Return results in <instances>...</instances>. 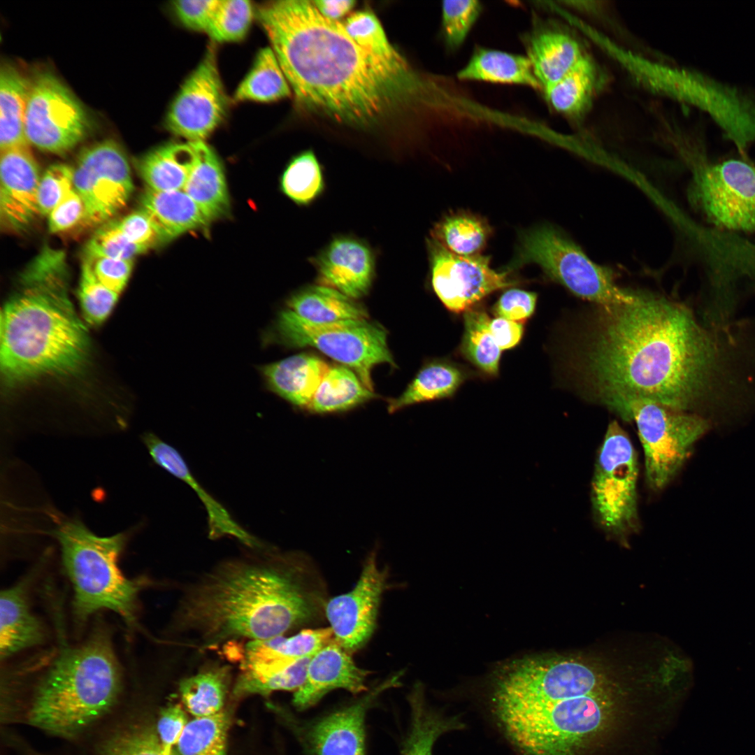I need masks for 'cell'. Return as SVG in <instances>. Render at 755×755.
<instances>
[{
    "instance_id": "cell-37",
    "label": "cell",
    "mask_w": 755,
    "mask_h": 755,
    "mask_svg": "<svg viewBox=\"0 0 755 755\" xmlns=\"http://www.w3.org/2000/svg\"><path fill=\"white\" fill-rule=\"evenodd\" d=\"M491 235L485 219L470 213H452L438 221L431 238L449 252L459 256L481 254Z\"/></svg>"
},
{
    "instance_id": "cell-52",
    "label": "cell",
    "mask_w": 755,
    "mask_h": 755,
    "mask_svg": "<svg viewBox=\"0 0 755 755\" xmlns=\"http://www.w3.org/2000/svg\"><path fill=\"white\" fill-rule=\"evenodd\" d=\"M188 722L180 705H169L161 711L157 721V735L164 755H175L174 747H177Z\"/></svg>"
},
{
    "instance_id": "cell-18",
    "label": "cell",
    "mask_w": 755,
    "mask_h": 755,
    "mask_svg": "<svg viewBox=\"0 0 755 755\" xmlns=\"http://www.w3.org/2000/svg\"><path fill=\"white\" fill-rule=\"evenodd\" d=\"M386 578V571L378 568L376 552L373 551L354 587L332 598L326 605V616L334 639L350 654L361 647L373 632Z\"/></svg>"
},
{
    "instance_id": "cell-28",
    "label": "cell",
    "mask_w": 755,
    "mask_h": 755,
    "mask_svg": "<svg viewBox=\"0 0 755 755\" xmlns=\"http://www.w3.org/2000/svg\"><path fill=\"white\" fill-rule=\"evenodd\" d=\"M141 206L157 226L162 243L206 226L210 222L183 190L157 192L147 188L141 196Z\"/></svg>"
},
{
    "instance_id": "cell-13",
    "label": "cell",
    "mask_w": 755,
    "mask_h": 755,
    "mask_svg": "<svg viewBox=\"0 0 755 755\" xmlns=\"http://www.w3.org/2000/svg\"><path fill=\"white\" fill-rule=\"evenodd\" d=\"M73 188L83 201L85 224L99 225L115 216L134 191L129 164L121 147L105 140L82 150L73 167Z\"/></svg>"
},
{
    "instance_id": "cell-47",
    "label": "cell",
    "mask_w": 755,
    "mask_h": 755,
    "mask_svg": "<svg viewBox=\"0 0 755 755\" xmlns=\"http://www.w3.org/2000/svg\"><path fill=\"white\" fill-rule=\"evenodd\" d=\"M119 295L98 280L90 261L84 258L78 297L85 319L91 325L103 323L113 309Z\"/></svg>"
},
{
    "instance_id": "cell-15",
    "label": "cell",
    "mask_w": 755,
    "mask_h": 755,
    "mask_svg": "<svg viewBox=\"0 0 755 755\" xmlns=\"http://www.w3.org/2000/svg\"><path fill=\"white\" fill-rule=\"evenodd\" d=\"M227 102L211 45L171 104L166 128L189 142L204 141L222 122Z\"/></svg>"
},
{
    "instance_id": "cell-23",
    "label": "cell",
    "mask_w": 755,
    "mask_h": 755,
    "mask_svg": "<svg viewBox=\"0 0 755 755\" xmlns=\"http://www.w3.org/2000/svg\"><path fill=\"white\" fill-rule=\"evenodd\" d=\"M333 637L328 627L304 629L289 638L251 640L245 646L242 671L253 676L274 673L296 660L312 656Z\"/></svg>"
},
{
    "instance_id": "cell-9",
    "label": "cell",
    "mask_w": 755,
    "mask_h": 755,
    "mask_svg": "<svg viewBox=\"0 0 755 755\" xmlns=\"http://www.w3.org/2000/svg\"><path fill=\"white\" fill-rule=\"evenodd\" d=\"M531 263L574 295L596 305L631 303L638 294L618 286L607 269L592 261L574 242L551 225H538L520 233L508 270Z\"/></svg>"
},
{
    "instance_id": "cell-1",
    "label": "cell",
    "mask_w": 755,
    "mask_h": 755,
    "mask_svg": "<svg viewBox=\"0 0 755 755\" xmlns=\"http://www.w3.org/2000/svg\"><path fill=\"white\" fill-rule=\"evenodd\" d=\"M597 306L570 354L587 398L612 412L628 399H649L711 426L747 408L755 342L742 323L708 326L684 304L640 292L631 303Z\"/></svg>"
},
{
    "instance_id": "cell-50",
    "label": "cell",
    "mask_w": 755,
    "mask_h": 755,
    "mask_svg": "<svg viewBox=\"0 0 755 755\" xmlns=\"http://www.w3.org/2000/svg\"><path fill=\"white\" fill-rule=\"evenodd\" d=\"M100 755H164L158 737L149 730L136 729L116 735Z\"/></svg>"
},
{
    "instance_id": "cell-20",
    "label": "cell",
    "mask_w": 755,
    "mask_h": 755,
    "mask_svg": "<svg viewBox=\"0 0 755 755\" xmlns=\"http://www.w3.org/2000/svg\"><path fill=\"white\" fill-rule=\"evenodd\" d=\"M311 263L321 285L357 299L366 295L375 272V257L364 240L347 235L332 238Z\"/></svg>"
},
{
    "instance_id": "cell-6",
    "label": "cell",
    "mask_w": 755,
    "mask_h": 755,
    "mask_svg": "<svg viewBox=\"0 0 755 755\" xmlns=\"http://www.w3.org/2000/svg\"><path fill=\"white\" fill-rule=\"evenodd\" d=\"M121 686V669L112 640L99 629L83 642L61 649L36 687L29 721L69 736L104 714Z\"/></svg>"
},
{
    "instance_id": "cell-58",
    "label": "cell",
    "mask_w": 755,
    "mask_h": 755,
    "mask_svg": "<svg viewBox=\"0 0 755 755\" xmlns=\"http://www.w3.org/2000/svg\"><path fill=\"white\" fill-rule=\"evenodd\" d=\"M316 8L324 17L336 22H340L355 6L353 0H317L312 1Z\"/></svg>"
},
{
    "instance_id": "cell-30",
    "label": "cell",
    "mask_w": 755,
    "mask_h": 755,
    "mask_svg": "<svg viewBox=\"0 0 755 755\" xmlns=\"http://www.w3.org/2000/svg\"><path fill=\"white\" fill-rule=\"evenodd\" d=\"M286 308L299 317L315 323L349 319H367L363 305L340 292L324 285H308L287 299Z\"/></svg>"
},
{
    "instance_id": "cell-49",
    "label": "cell",
    "mask_w": 755,
    "mask_h": 755,
    "mask_svg": "<svg viewBox=\"0 0 755 755\" xmlns=\"http://www.w3.org/2000/svg\"><path fill=\"white\" fill-rule=\"evenodd\" d=\"M73 189V167L65 164L49 166L41 175L38 189L41 215L48 216Z\"/></svg>"
},
{
    "instance_id": "cell-27",
    "label": "cell",
    "mask_w": 755,
    "mask_h": 755,
    "mask_svg": "<svg viewBox=\"0 0 755 755\" xmlns=\"http://www.w3.org/2000/svg\"><path fill=\"white\" fill-rule=\"evenodd\" d=\"M195 153L192 171L183 188L210 221L229 210V197L222 164L204 141L191 142Z\"/></svg>"
},
{
    "instance_id": "cell-35",
    "label": "cell",
    "mask_w": 755,
    "mask_h": 755,
    "mask_svg": "<svg viewBox=\"0 0 755 755\" xmlns=\"http://www.w3.org/2000/svg\"><path fill=\"white\" fill-rule=\"evenodd\" d=\"M411 721L401 755H433L435 742L443 734L464 725L458 717L444 715L429 706L418 687L409 697Z\"/></svg>"
},
{
    "instance_id": "cell-8",
    "label": "cell",
    "mask_w": 755,
    "mask_h": 755,
    "mask_svg": "<svg viewBox=\"0 0 755 755\" xmlns=\"http://www.w3.org/2000/svg\"><path fill=\"white\" fill-rule=\"evenodd\" d=\"M380 325L367 319L315 323L284 308L264 334V341L289 348L314 347L354 371L373 391L371 371L380 364L394 365Z\"/></svg>"
},
{
    "instance_id": "cell-5",
    "label": "cell",
    "mask_w": 755,
    "mask_h": 755,
    "mask_svg": "<svg viewBox=\"0 0 755 755\" xmlns=\"http://www.w3.org/2000/svg\"><path fill=\"white\" fill-rule=\"evenodd\" d=\"M64 253L44 247L21 274L22 289L1 314L0 363L6 382L78 370L89 351L87 329L67 293Z\"/></svg>"
},
{
    "instance_id": "cell-12",
    "label": "cell",
    "mask_w": 755,
    "mask_h": 755,
    "mask_svg": "<svg viewBox=\"0 0 755 755\" xmlns=\"http://www.w3.org/2000/svg\"><path fill=\"white\" fill-rule=\"evenodd\" d=\"M88 129L87 113L71 92L53 73L38 72L31 79L25 112L28 143L64 154L84 138Z\"/></svg>"
},
{
    "instance_id": "cell-3",
    "label": "cell",
    "mask_w": 755,
    "mask_h": 755,
    "mask_svg": "<svg viewBox=\"0 0 755 755\" xmlns=\"http://www.w3.org/2000/svg\"><path fill=\"white\" fill-rule=\"evenodd\" d=\"M626 699L596 667L570 657H544L518 673L494 712L524 755H595L635 714Z\"/></svg>"
},
{
    "instance_id": "cell-2",
    "label": "cell",
    "mask_w": 755,
    "mask_h": 755,
    "mask_svg": "<svg viewBox=\"0 0 755 755\" xmlns=\"http://www.w3.org/2000/svg\"><path fill=\"white\" fill-rule=\"evenodd\" d=\"M257 16L296 101L308 110L369 128L439 103L433 83L403 57L388 60L366 51L312 1H269L258 7Z\"/></svg>"
},
{
    "instance_id": "cell-36",
    "label": "cell",
    "mask_w": 755,
    "mask_h": 755,
    "mask_svg": "<svg viewBox=\"0 0 755 755\" xmlns=\"http://www.w3.org/2000/svg\"><path fill=\"white\" fill-rule=\"evenodd\" d=\"M465 380V373L454 364L433 361L425 365L397 398L389 402L388 410L394 412L406 406L454 395Z\"/></svg>"
},
{
    "instance_id": "cell-22",
    "label": "cell",
    "mask_w": 755,
    "mask_h": 755,
    "mask_svg": "<svg viewBox=\"0 0 755 755\" xmlns=\"http://www.w3.org/2000/svg\"><path fill=\"white\" fill-rule=\"evenodd\" d=\"M142 440L154 463L188 484L201 501L207 513L209 538H233L251 549L267 547L242 527L228 510L199 483L180 454L173 446L152 433H145L142 436Z\"/></svg>"
},
{
    "instance_id": "cell-54",
    "label": "cell",
    "mask_w": 755,
    "mask_h": 755,
    "mask_svg": "<svg viewBox=\"0 0 755 755\" xmlns=\"http://www.w3.org/2000/svg\"><path fill=\"white\" fill-rule=\"evenodd\" d=\"M219 0H183L173 2L180 23L191 30L206 33Z\"/></svg>"
},
{
    "instance_id": "cell-16",
    "label": "cell",
    "mask_w": 755,
    "mask_h": 755,
    "mask_svg": "<svg viewBox=\"0 0 755 755\" xmlns=\"http://www.w3.org/2000/svg\"><path fill=\"white\" fill-rule=\"evenodd\" d=\"M427 248L432 287L452 312H466L489 294L515 284L509 271L493 269L487 256L456 255L431 238Z\"/></svg>"
},
{
    "instance_id": "cell-19",
    "label": "cell",
    "mask_w": 755,
    "mask_h": 755,
    "mask_svg": "<svg viewBox=\"0 0 755 755\" xmlns=\"http://www.w3.org/2000/svg\"><path fill=\"white\" fill-rule=\"evenodd\" d=\"M1 222L6 229H28L41 215L38 189L41 175L29 145L1 151Z\"/></svg>"
},
{
    "instance_id": "cell-45",
    "label": "cell",
    "mask_w": 755,
    "mask_h": 755,
    "mask_svg": "<svg viewBox=\"0 0 755 755\" xmlns=\"http://www.w3.org/2000/svg\"><path fill=\"white\" fill-rule=\"evenodd\" d=\"M253 15L249 1L219 0L206 34L219 43L242 40L250 29Z\"/></svg>"
},
{
    "instance_id": "cell-31",
    "label": "cell",
    "mask_w": 755,
    "mask_h": 755,
    "mask_svg": "<svg viewBox=\"0 0 755 755\" xmlns=\"http://www.w3.org/2000/svg\"><path fill=\"white\" fill-rule=\"evenodd\" d=\"M31 85L15 66L5 63L0 71V149L29 145L24 117Z\"/></svg>"
},
{
    "instance_id": "cell-56",
    "label": "cell",
    "mask_w": 755,
    "mask_h": 755,
    "mask_svg": "<svg viewBox=\"0 0 755 755\" xmlns=\"http://www.w3.org/2000/svg\"><path fill=\"white\" fill-rule=\"evenodd\" d=\"M85 213L83 201L73 188L48 215L50 232L56 233L71 229L83 221Z\"/></svg>"
},
{
    "instance_id": "cell-40",
    "label": "cell",
    "mask_w": 755,
    "mask_h": 755,
    "mask_svg": "<svg viewBox=\"0 0 755 755\" xmlns=\"http://www.w3.org/2000/svg\"><path fill=\"white\" fill-rule=\"evenodd\" d=\"M281 189L292 201L309 206L317 201L326 187L323 168L311 150L294 157L281 178Z\"/></svg>"
},
{
    "instance_id": "cell-11",
    "label": "cell",
    "mask_w": 755,
    "mask_h": 755,
    "mask_svg": "<svg viewBox=\"0 0 755 755\" xmlns=\"http://www.w3.org/2000/svg\"><path fill=\"white\" fill-rule=\"evenodd\" d=\"M638 472L633 443L619 424L612 421L595 462L591 501L599 527L621 541L639 530Z\"/></svg>"
},
{
    "instance_id": "cell-10",
    "label": "cell",
    "mask_w": 755,
    "mask_h": 755,
    "mask_svg": "<svg viewBox=\"0 0 755 755\" xmlns=\"http://www.w3.org/2000/svg\"><path fill=\"white\" fill-rule=\"evenodd\" d=\"M614 413L635 424L644 452L646 480L656 491L673 480L696 442L711 427L698 415L645 398L625 401Z\"/></svg>"
},
{
    "instance_id": "cell-32",
    "label": "cell",
    "mask_w": 755,
    "mask_h": 755,
    "mask_svg": "<svg viewBox=\"0 0 755 755\" xmlns=\"http://www.w3.org/2000/svg\"><path fill=\"white\" fill-rule=\"evenodd\" d=\"M194 160L191 142L166 144L152 150L141 159L139 173L148 188L152 190H183Z\"/></svg>"
},
{
    "instance_id": "cell-53",
    "label": "cell",
    "mask_w": 755,
    "mask_h": 755,
    "mask_svg": "<svg viewBox=\"0 0 755 755\" xmlns=\"http://www.w3.org/2000/svg\"><path fill=\"white\" fill-rule=\"evenodd\" d=\"M537 297L535 292L510 289L502 294L494 310L497 317L520 322L533 315Z\"/></svg>"
},
{
    "instance_id": "cell-44",
    "label": "cell",
    "mask_w": 755,
    "mask_h": 755,
    "mask_svg": "<svg viewBox=\"0 0 755 755\" xmlns=\"http://www.w3.org/2000/svg\"><path fill=\"white\" fill-rule=\"evenodd\" d=\"M342 24L348 36L372 55L388 60L403 57L389 43L380 22L371 10L355 12Z\"/></svg>"
},
{
    "instance_id": "cell-39",
    "label": "cell",
    "mask_w": 755,
    "mask_h": 755,
    "mask_svg": "<svg viewBox=\"0 0 755 755\" xmlns=\"http://www.w3.org/2000/svg\"><path fill=\"white\" fill-rule=\"evenodd\" d=\"M292 89L271 47L261 49L238 87L234 100L271 102L288 97Z\"/></svg>"
},
{
    "instance_id": "cell-48",
    "label": "cell",
    "mask_w": 755,
    "mask_h": 755,
    "mask_svg": "<svg viewBox=\"0 0 755 755\" xmlns=\"http://www.w3.org/2000/svg\"><path fill=\"white\" fill-rule=\"evenodd\" d=\"M146 251L144 247L129 241L113 222L100 228L90 238L85 248V258L134 260L135 257Z\"/></svg>"
},
{
    "instance_id": "cell-38",
    "label": "cell",
    "mask_w": 755,
    "mask_h": 755,
    "mask_svg": "<svg viewBox=\"0 0 755 755\" xmlns=\"http://www.w3.org/2000/svg\"><path fill=\"white\" fill-rule=\"evenodd\" d=\"M229 673V666H211L180 681L182 702L195 718L212 716L223 710Z\"/></svg>"
},
{
    "instance_id": "cell-17",
    "label": "cell",
    "mask_w": 755,
    "mask_h": 755,
    "mask_svg": "<svg viewBox=\"0 0 755 755\" xmlns=\"http://www.w3.org/2000/svg\"><path fill=\"white\" fill-rule=\"evenodd\" d=\"M399 675L381 682L359 700L310 721L288 719L306 755H365V718L377 698L396 687Z\"/></svg>"
},
{
    "instance_id": "cell-4",
    "label": "cell",
    "mask_w": 755,
    "mask_h": 755,
    "mask_svg": "<svg viewBox=\"0 0 755 755\" xmlns=\"http://www.w3.org/2000/svg\"><path fill=\"white\" fill-rule=\"evenodd\" d=\"M250 549L185 587L171 620L173 638L205 649L282 635L308 620L312 608L298 579L303 559L268 546Z\"/></svg>"
},
{
    "instance_id": "cell-42",
    "label": "cell",
    "mask_w": 755,
    "mask_h": 755,
    "mask_svg": "<svg viewBox=\"0 0 755 755\" xmlns=\"http://www.w3.org/2000/svg\"><path fill=\"white\" fill-rule=\"evenodd\" d=\"M229 722L223 710L189 721L177 745L179 755H226Z\"/></svg>"
},
{
    "instance_id": "cell-24",
    "label": "cell",
    "mask_w": 755,
    "mask_h": 755,
    "mask_svg": "<svg viewBox=\"0 0 755 755\" xmlns=\"http://www.w3.org/2000/svg\"><path fill=\"white\" fill-rule=\"evenodd\" d=\"M525 44L542 91L561 80L588 56L573 36L556 28H534Z\"/></svg>"
},
{
    "instance_id": "cell-41",
    "label": "cell",
    "mask_w": 755,
    "mask_h": 755,
    "mask_svg": "<svg viewBox=\"0 0 755 755\" xmlns=\"http://www.w3.org/2000/svg\"><path fill=\"white\" fill-rule=\"evenodd\" d=\"M463 319L462 354L483 372L497 375L501 349L491 333V319L485 312L475 310L466 311Z\"/></svg>"
},
{
    "instance_id": "cell-43",
    "label": "cell",
    "mask_w": 755,
    "mask_h": 755,
    "mask_svg": "<svg viewBox=\"0 0 755 755\" xmlns=\"http://www.w3.org/2000/svg\"><path fill=\"white\" fill-rule=\"evenodd\" d=\"M311 657L296 660L283 668L264 676H252L241 672L234 686L233 693L240 697L250 694L266 696L279 690L296 691L305 682Z\"/></svg>"
},
{
    "instance_id": "cell-29",
    "label": "cell",
    "mask_w": 755,
    "mask_h": 755,
    "mask_svg": "<svg viewBox=\"0 0 755 755\" xmlns=\"http://www.w3.org/2000/svg\"><path fill=\"white\" fill-rule=\"evenodd\" d=\"M456 76L463 81L517 85L541 90L526 56L487 48H477Z\"/></svg>"
},
{
    "instance_id": "cell-25",
    "label": "cell",
    "mask_w": 755,
    "mask_h": 755,
    "mask_svg": "<svg viewBox=\"0 0 755 755\" xmlns=\"http://www.w3.org/2000/svg\"><path fill=\"white\" fill-rule=\"evenodd\" d=\"M330 368L319 357L301 353L262 366L260 371L271 391L306 409Z\"/></svg>"
},
{
    "instance_id": "cell-46",
    "label": "cell",
    "mask_w": 755,
    "mask_h": 755,
    "mask_svg": "<svg viewBox=\"0 0 755 755\" xmlns=\"http://www.w3.org/2000/svg\"><path fill=\"white\" fill-rule=\"evenodd\" d=\"M482 10L481 2L476 0L442 2V36L448 51L455 52L463 45Z\"/></svg>"
},
{
    "instance_id": "cell-57",
    "label": "cell",
    "mask_w": 755,
    "mask_h": 755,
    "mask_svg": "<svg viewBox=\"0 0 755 755\" xmlns=\"http://www.w3.org/2000/svg\"><path fill=\"white\" fill-rule=\"evenodd\" d=\"M489 327L501 350L515 347L520 342L524 332L522 323L500 317L491 319Z\"/></svg>"
},
{
    "instance_id": "cell-7",
    "label": "cell",
    "mask_w": 755,
    "mask_h": 755,
    "mask_svg": "<svg viewBox=\"0 0 755 755\" xmlns=\"http://www.w3.org/2000/svg\"><path fill=\"white\" fill-rule=\"evenodd\" d=\"M73 590V611L80 620L103 610L117 614L129 625L136 621L138 595L145 581L129 579L119 560L129 532L100 536L78 519L60 521L51 531Z\"/></svg>"
},
{
    "instance_id": "cell-26",
    "label": "cell",
    "mask_w": 755,
    "mask_h": 755,
    "mask_svg": "<svg viewBox=\"0 0 755 755\" xmlns=\"http://www.w3.org/2000/svg\"><path fill=\"white\" fill-rule=\"evenodd\" d=\"M0 623L1 660L35 647L44 639L43 628L31 610L24 583L1 591Z\"/></svg>"
},
{
    "instance_id": "cell-33",
    "label": "cell",
    "mask_w": 755,
    "mask_h": 755,
    "mask_svg": "<svg viewBox=\"0 0 755 755\" xmlns=\"http://www.w3.org/2000/svg\"><path fill=\"white\" fill-rule=\"evenodd\" d=\"M602 75L587 56L561 80L543 92L548 104L559 113L577 117L590 106L601 87Z\"/></svg>"
},
{
    "instance_id": "cell-51",
    "label": "cell",
    "mask_w": 755,
    "mask_h": 755,
    "mask_svg": "<svg viewBox=\"0 0 755 755\" xmlns=\"http://www.w3.org/2000/svg\"><path fill=\"white\" fill-rule=\"evenodd\" d=\"M114 222L129 241L147 250L162 243L157 226L141 208Z\"/></svg>"
},
{
    "instance_id": "cell-21",
    "label": "cell",
    "mask_w": 755,
    "mask_h": 755,
    "mask_svg": "<svg viewBox=\"0 0 755 755\" xmlns=\"http://www.w3.org/2000/svg\"><path fill=\"white\" fill-rule=\"evenodd\" d=\"M356 666L350 654L334 638L310 659L303 684L296 691L292 703L299 710L316 705L326 693L343 689L352 693L367 691L368 675Z\"/></svg>"
},
{
    "instance_id": "cell-55",
    "label": "cell",
    "mask_w": 755,
    "mask_h": 755,
    "mask_svg": "<svg viewBox=\"0 0 755 755\" xmlns=\"http://www.w3.org/2000/svg\"><path fill=\"white\" fill-rule=\"evenodd\" d=\"M87 259L90 261L98 280L106 287L120 294L129 280L134 260L105 257Z\"/></svg>"
},
{
    "instance_id": "cell-14",
    "label": "cell",
    "mask_w": 755,
    "mask_h": 755,
    "mask_svg": "<svg viewBox=\"0 0 755 755\" xmlns=\"http://www.w3.org/2000/svg\"><path fill=\"white\" fill-rule=\"evenodd\" d=\"M696 192L707 218L728 230L755 233V165L728 159L700 166Z\"/></svg>"
},
{
    "instance_id": "cell-34",
    "label": "cell",
    "mask_w": 755,
    "mask_h": 755,
    "mask_svg": "<svg viewBox=\"0 0 755 755\" xmlns=\"http://www.w3.org/2000/svg\"><path fill=\"white\" fill-rule=\"evenodd\" d=\"M375 396L354 371L344 365L336 366L325 375L306 410L316 414L343 412Z\"/></svg>"
}]
</instances>
